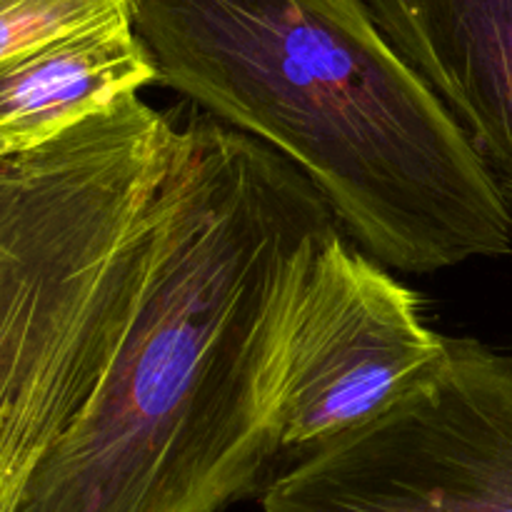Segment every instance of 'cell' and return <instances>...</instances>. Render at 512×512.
<instances>
[{"mask_svg":"<svg viewBox=\"0 0 512 512\" xmlns=\"http://www.w3.org/2000/svg\"><path fill=\"white\" fill-rule=\"evenodd\" d=\"M158 83L288 158L385 268L512 253L510 203L365 0H128Z\"/></svg>","mask_w":512,"mask_h":512,"instance_id":"obj_2","label":"cell"},{"mask_svg":"<svg viewBox=\"0 0 512 512\" xmlns=\"http://www.w3.org/2000/svg\"><path fill=\"white\" fill-rule=\"evenodd\" d=\"M445 358L448 340L425 325L418 295L333 235L310 268L285 343L278 460L293 465L373 423Z\"/></svg>","mask_w":512,"mask_h":512,"instance_id":"obj_5","label":"cell"},{"mask_svg":"<svg viewBox=\"0 0 512 512\" xmlns=\"http://www.w3.org/2000/svg\"><path fill=\"white\" fill-rule=\"evenodd\" d=\"M512 203V0H365Z\"/></svg>","mask_w":512,"mask_h":512,"instance_id":"obj_6","label":"cell"},{"mask_svg":"<svg viewBox=\"0 0 512 512\" xmlns=\"http://www.w3.org/2000/svg\"><path fill=\"white\" fill-rule=\"evenodd\" d=\"M158 83L130 13L0 63V155L33 150Z\"/></svg>","mask_w":512,"mask_h":512,"instance_id":"obj_7","label":"cell"},{"mask_svg":"<svg viewBox=\"0 0 512 512\" xmlns=\"http://www.w3.org/2000/svg\"><path fill=\"white\" fill-rule=\"evenodd\" d=\"M338 223L278 150L185 123L128 328L13 512H223L265 488L285 343Z\"/></svg>","mask_w":512,"mask_h":512,"instance_id":"obj_1","label":"cell"},{"mask_svg":"<svg viewBox=\"0 0 512 512\" xmlns=\"http://www.w3.org/2000/svg\"><path fill=\"white\" fill-rule=\"evenodd\" d=\"M125 13L128 0H0V63Z\"/></svg>","mask_w":512,"mask_h":512,"instance_id":"obj_8","label":"cell"},{"mask_svg":"<svg viewBox=\"0 0 512 512\" xmlns=\"http://www.w3.org/2000/svg\"><path fill=\"white\" fill-rule=\"evenodd\" d=\"M265 512H512V363L448 340L433 378L280 470Z\"/></svg>","mask_w":512,"mask_h":512,"instance_id":"obj_4","label":"cell"},{"mask_svg":"<svg viewBox=\"0 0 512 512\" xmlns=\"http://www.w3.org/2000/svg\"><path fill=\"white\" fill-rule=\"evenodd\" d=\"M178 148V125L133 93L0 155V512L118 350Z\"/></svg>","mask_w":512,"mask_h":512,"instance_id":"obj_3","label":"cell"}]
</instances>
